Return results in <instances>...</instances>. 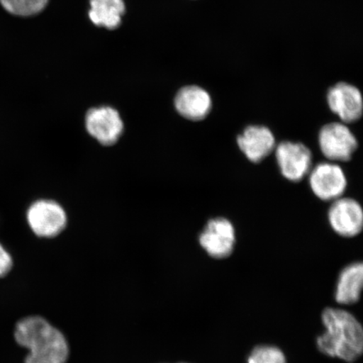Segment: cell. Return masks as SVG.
I'll return each instance as SVG.
<instances>
[{
  "instance_id": "cell-1",
  "label": "cell",
  "mask_w": 363,
  "mask_h": 363,
  "mask_svg": "<svg viewBox=\"0 0 363 363\" xmlns=\"http://www.w3.org/2000/svg\"><path fill=\"white\" fill-rule=\"evenodd\" d=\"M321 318L325 333L317 338L319 351L347 362L357 360L363 350V330L357 318L335 308H326Z\"/></svg>"
},
{
  "instance_id": "cell-2",
  "label": "cell",
  "mask_w": 363,
  "mask_h": 363,
  "mask_svg": "<svg viewBox=\"0 0 363 363\" xmlns=\"http://www.w3.org/2000/svg\"><path fill=\"white\" fill-rule=\"evenodd\" d=\"M15 339L29 350L25 363H66L69 356L65 335L40 316L26 317L18 322Z\"/></svg>"
},
{
  "instance_id": "cell-3",
  "label": "cell",
  "mask_w": 363,
  "mask_h": 363,
  "mask_svg": "<svg viewBox=\"0 0 363 363\" xmlns=\"http://www.w3.org/2000/svg\"><path fill=\"white\" fill-rule=\"evenodd\" d=\"M26 217L30 228L40 238L57 237L67 223L65 208L50 199H40L31 204Z\"/></svg>"
},
{
  "instance_id": "cell-4",
  "label": "cell",
  "mask_w": 363,
  "mask_h": 363,
  "mask_svg": "<svg viewBox=\"0 0 363 363\" xmlns=\"http://www.w3.org/2000/svg\"><path fill=\"white\" fill-rule=\"evenodd\" d=\"M318 140L322 154L333 162L350 161L358 147L356 136L342 122L325 125Z\"/></svg>"
},
{
  "instance_id": "cell-5",
  "label": "cell",
  "mask_w": 363,
  "mask_h": 363,
  "mask_svg": "<svg viewBox=\"0 0 363 363\" xmlns=\"http://www.w3.org/2000/svg\"><path fill=\"white\" fill-rule=\"evenodd\" d=\"M312 192L323 201H334L346 191L347 179L342 167L333 162H320L310 172Z\"/></svg>"
},
{
  "instance_id": "cell-6",
  "label": "cell",
  "mask_w": 363,
  "mask_h": 363,
  "mask_svg": "<svg viewBox=\"0 0 363 363\" xmlns=\"http://www.w3.org/2000/svg\"><path fill=\"white\" fill-rule=\"evenodd\" d=\"M89 134L104 146H111L120 139L124 123L120 113L110 106L90 108L85 117Z\"/></svg>"
},
{
  "instance_id": "cell-7",
  "label": "cell",
  "mask_w": 363,
  "mask_h": 363,
  "mask_svg": "<svg viewBox=\"0 0 363 363\" xmlns=\"http://www.w3.org/2000/svg\"><path fill=\"white\" fill-rule=\"evenodd\" d=\"M199 244L208 256L216 259H224L233 252L235 230L229 220L217 217L208 221L201 234Z\"/></svg>"
},
{
  "instance_id": "cell-8",
  "label": "cell",
  "mask_w": 363,
  "mask_h": 363,
  "mask_svg": "<svg viewBox=\"0 0 363 363\" xmlns=\"http://www.w3.org/2000/svg\"><path fill=\"white\" fill-rule=\"evenodd\" d=\"M275 149L277 163L286 179L298 183L311 170L312 153L305 144L285 140Z\"/></svg>"
},
{
  "instance_id": "cell-9",
  "label": "cell",
  "mask_w": 363,
  "mask_h": 363,
  "mask_svg": "<svg viewBox=\"0 0 363 363\" xmlns=\"http://www.w3.org/2000/svg\"><path fill=\"white\" fill-rule=\"evenodd\" d=\"M326 99L330 110L342 123H354L362 116V95L355 86L340 82L329 89Z\"/></svg>"
},
{
  "instance_id": "cell-10",
  "label": "cell",
  "mask_w": 363,
  "mask_h": 363,
  "mask_svg": "<svg viewBox=\"0 0 363 363\" xmlns=\"http://www.w3.org/2000/svg\"><path fill=\"white\" fill-rule=\"evenodd\" d=\"M331 228L343 238H354L363 228V211L355 199L340 197L333 201L328 211Z\"/></svg>"
},
{
  "instance_id": "cell-11",
  "label": "cell",
  "mask_w": 363,
  "mask_h": 363,
  "mask_svg": "<svg viewBox=\"0 0 363 363\" xmlns=\"http://www.w3.org/2000/svg\"><path fill=\"white\" fill-rule=\"evenodd\" d=\"M174 106L177 112L185 119L203 121L212 110V99L211 94L199 86H185L177 93Z\"/></svg>"
},
{
  "instance_id": "cell-12",
  "label": "cell",
  "mask_w": 363,
  "mask_h": 363,
  "mask_svg": "<svg viewBox=\"0 0 363 363\" xmlns=\"http://www.w3.org/2000/svg\"><path fill=\"white\" fill-rule=\"evenodd\" d=\"M238 145L249 161L258 163L274 151L276 140L267 127L249 125L238 136Z\"/></svg>"
},
{
  "instance_id": "cell-13",
  "label": "cell",
  "mask_w": 363,
  "mask_h": 363,
  "mask_svg": "<svg viewBox=\"0 0 363 363\" xmlns=\"http://www.w3.org/2000/svg\"><path fill=\"white\" fill-rule=\"evenodd\" d=\"M363 284L362 262H354L340 272L335 290V301L350 306L359 301Z\"/></svg>"
},
{
  "instance_id": "cell-14",
  "label": "cell",
  "mask_w": 363,
  "mask_h": 363,
  "mask_svg": "<svg viewBox=\"0 0 363 363\" xmlns=\"http://www.w3.org/2000/svg\"><path fill=\"white\" fill-rule=\"evenodd\" d=\"M89 18L94 25L115 30L125 13L123 0H91Z\"/></svg>"
},
{
  "instance_id": "cell-15",
  "label": "cell",
  "mask_w": 363,
  "mask_h": 363,
  "mask_svg": "<svg viewBox=\"0 0 363 363\" xmlns=\"http://www.w3.org/2000/svg\"><path fill=\"white\" fill-rule=\"evenodd\" d=\"M0 3L13 15L30 16L42 11L48 0H0Z\"/></svg>"
},
{
  "instance_id": "cell-16",
  "label": "cell",
  "mask_w": 363,
  "mask_h": 363,
  "mask_svg": "<svg viewBox=\"0 0 363 363\" xmlns=\"http://www.w3.org/2000/svg\"><path fill=\"white\" fill-rule=\"evenodd\" d=\"M247 363H287L279 348L272 346H258L253 349L247 358Z\"/></svg>"
},
{
  "instance_id": "cell-17",
  "label": "cell",
  "mask_w": 363,
  "mask_h": 363,
  "mask_svg": "<svg viewBox=\"0 0 363 363\" xmlns=\"http://www.w3.org/2000/svg\"><path fill=\"white\" fill-rule=\"evenodd\" d=\"M13 267V259L7 250L0 244V278L6 276Z\"/></svg>"
},
{
  "instance_id": "cell-18",
  "label": "cell",
  "mask_w": 363,
  "mask_h": 363,
  "mask_svg": "<svg viewBox=\"0 0 363 363\" xmlns=\"http://www.w3.org/2000/svg\"><path fill=\"white\" fill-rule=\"evenodd\" d=\"M183 363H184V362H183Z\"/></svg>"
}]
</instances>
